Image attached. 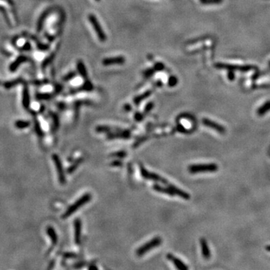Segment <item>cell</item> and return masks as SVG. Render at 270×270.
Wrapping results in <instances>:
<instances>
[{
	"label": "cell",
	"mask_w": 270,
	"mask_h": 270,
	"mask_svg": "<svg viewBox=\"0 0 270 270\" xmlns=\"http://www.w3.org/2000/svg\"><path fill=\"white\" fill-rule=\"evenodd\" d=\"M147 139H148V137H147V136H146V137H140V138H139L138 140H137L134 142V143L133 145V148H137V147H138L143 142L146 141Z\"/></svg>",
	"instance_id": "4316f807"
},
{
	"label": "cell",
	"mask_w": 270,
	"mask_h": 270,
	"mask_svg": "<svg viewBox=\"0 0 270 270\" xmlns=\"http://www.w3.org/2000/svg\"><path fill=\"white\" fill-rule=\"evenodd\" d=\"M124 107H125V110H126V111H129V110H131V107L129 106V105H126V106H125Z\"/></svg>",
	"instance_id": "74e56055"
},
{
	"label": "cell",
	"mask_w": 270,
	"mask_h": 270,
	"mask_svg": "<svg viewBox=\"0 0 270 270\" xmlns=\"http://www.w3.org/2000/svg\"><path fill=\"white\" fill-rule=\"evenodd\" d=\"M52 116H53V126H54L55 129H57L59 128V126H60V121H59L58 116L55 114H52Z\"/></svg>",
	"instance_id": "f546056e"
},
{
	"label": "cell",
	"mask_w": 270,
	"mask_h": 270,
	"mask_svg": "<svg viewBox=\"0 0 270 270\" xmlns=\"http://www.w3.org/2000/svg\"><path fill=\"white\" fill-rule=\"evenodd\" d=\"M153 107H154V104L152 103V102L149 103L148 105H146V107H145V109H144L145 113H148L149 112H150V111L152 110V109L153 108Z\"/></svg>",
	"instance_id": "4dcf8cb0"
},
{
	"label": "cell",
	"mask_w": 270,
	"mask_h": 270,
	"mask_svg": "<svg viewBox=\"0 0 270 270\" xmlns=\"http://www.w3.org/2000/svg\"><path fill=\"white\" fill-rule=\"evenodd\" d=\"M216 67L218 68L228 69L229 71L239 70V71H247L254 68V67H253L251 65H235L224 64V63H217V64H216Z\"/></svg>",
	"instance_id": "52a82bcc"
},
{
	"label": "cell",
	"mask_w": 270,
	"mask_h": 270,
	"mask_svg": "<svg viewBox=\"0 0 270 270\" xmlns=\"http://www.w3.org/2000/svg\"><path fill=\"white\" fill-rule=\"evenodd\" d=\"M269 67H270V63H269Z\"/></svg>",
	"instance_id": "60d3db41"
},
{
	"label": "cell",
	"mask_w": 270,
	"mask_h": 270,
	"mask_svg": "<svg viewBox=\"0 0 270 270\" xmlns=\"http://www.w3.org/2000/svg\"><path fill=\"white\" fill-rule=\"evenodd\" d=\"M218 171V165L216 164H191L188 167V171L191 173H197L203 172H215Z\"/></svg>",
	"instance_id": "3957f363"
},
{
	"label": "cell",
	"mask_w": 270,
	"mask_h": 270,
	"mask_svg": "<svg viewBox=\"0 0 270 270\" xmlns=\"http://www.w3.org/2000/svg\"><path fill=\"white\" fill-rule=\"evenodd\" d=\"M266 249L267 251H269V252H270V245H267L266 247Z\"/></svg>",
	"instance_id": "ab89813d"
},
{
	"label": "cell",
	"mask_w": 270,
	"mask_h": 270,
	"mask_svg": "<svg viewBox=\"0 0 270 270\" xmlns=\"http://www.w3.org/2000/svg\"><path fill=\"white\" fill-rule=\"evenodd\" d=\"M110 155H111V157L118 158H125L126 155H127V152L125 151H119V152H116L112 153Z\"/></svg>",
	"instance_id": "484cf974"
},
{
	"label": "cell",
	"mask_w": 270,
	"mask_h": 270,
	"mask_svg": "<svg viewBox=\"0 0 270 270\" xmlns=\"http://www.w3.org/2000/svg\"><path fill=\"white\" fill-rule=\"evenodd\" d=\"M228 78L230 79V81H233V79H234V77H235V75H234V73L233 72V71H229V73H228Z\"/></svg>",
	"instance_id": "d590c367"
},
{
	"label": "cell",
	"mask_w": 270,
	"mask_h": 270,
	"mask_svg": "<svg viewBox=\"0 0 270 270\" xmlns=\"http://www.w3.org/2000/svg\"><path fill=\"white\" fill-rule=\"evenodd\" d=\"M89 22L92 23V26H93L94 29H95V32L98 35V38L100 39V41H104L106 40V36H105V33L104 32L103 29H101V26H100L99 22H98V20L96 19L95 16L93 15H89Z\"/></svg>",
	"instance_id": "8992f818"
},
{
	"label": "cell",
	"mask_w": 270,
	"mask_h": 270,
	"mask_svg": "<svg viewBox=\"0 0 270 270\" xmlns=\"http://www.w3.org/2000/svg\"><path fill=\"white\" fill-rule=\"evenodd\" d=\"M63 256H64V258H65V259H74V258H77V257H78L77 254H76L75 253H73V252L65 253L64 255Z\"/></svg>",
	"instance_id": "f1b7e54d"
},
{
	"label": "cell",
	"mask_w": 270,
	"mask_h": 270,
	"mask_svg": "<svg viewBox=\"0 0 270 270\" xmlns=\"http://www.w3.org/2000/svg\"><path fill=\"white\" fill-rule=\"evenodd\" d=\"M125 62V58L122 56H116V57H111V58L105 59L103 61V64L105 65L113 64H122Z\"/></svg>",
	"instance_id": "9a60e30c"
},
{
	"label": "cell",
	"mask_w": 270,
	"mask_h": 270,
	"mask_svg": "<svg viewBox=\"0 0 270 270\" xmlns=\"http://www.w3.org/2000/svg\"><path fill=\"white\" fill-rule=\"evenodd\" d=\"M29 126H30V122L25 120H17L15 123V128L17 129L27 128Z\"/></svg>",
	"instance_id": "44dd1931"
},
{
	"label": "cell",
	"mask_w": 270,
	"mask_h": 270,
	"mask_svg": "<svg viewBox=\"0 0 270 270\" xmlns=\"http://www.w3.org/2000/svg\"><path fill=\"white\" fill-rule=\"evenodd\" d=\"M202 122L206 126L210 128H212L215 131H217L218 133L221 134H224L226 132V129H225V128L223 126L217 123V122H213V121L210 120V119L204 118V119H202Z\"/></svg>",
	"instance_id": "9c48e42d"
},
{
	"label": "cell",
	"mask_w": 270,
	"mask_h": 270,
	"mask_svg": "<svg viewBox=\"0 0 270 270\" xmlns=\"http://www.w3.org/2000/svg\"><path fill=\"white\" fill-rule=\"evenodd\" d=\"M110 165L112 167H122V162L119 160H116V161H112V162L110 164Z\"/></svg>",
	"instance_id": "1f68e13d"
},
{
	"label": "cell",
	"mask_w": 270,
	"mask_h": 270,
	"mask_svg": "<svg viewBox=\"0 0 270 270\" xmlns=\"http://www.w3.org/2000/svg\"><path fill=\"white\" fill-rule=\"evenodd\" d=\"M168 187L170 188H171V191H173V193L175 194V195H178V196L181 197H182V199L187 200L190 199V195H189V194H188L187 192H185V191H182V190L179 189V188H176V187L175 185H171V184H169Z\"/></svg>",
	"instance_id": "5bb4252c"
},
{
	"label": "cell",
	"mask_w": 270,
	"mask_h": 270,
	"mask_svg": "<svg viewBox=\"0 0 270 270\" xmlns=\"http://www.w3.org/2000/svg\"><path fill=\"white\" fill-rule=\"evenodd\" d=\"M150 94H151V92H145L144 94H143V95H140V96H137V98H135L134 100V104L136 105H138L143 99H145V98H146L148 96H150Z\"/></svg>",
	"instance_id": "cb8c5ba5"
},
{
	"label": "cell",
	"mask_w": 270,
	"mask_h": 270,
	"mask_svg": "<svg viewBox=\"0 0 270 270\" xmlns=\"http://www.w3.org/2000/svg\"><path fill=\"white\" fill-rule=\"evenodd\" d=\"M167 259H168L169 261H171L174 264L176 267L178 269L180 270H188V267L182 262L181 260H179V258H177L176 257H175L174 255L171 254H168L167 255Z\"/></svg>",
	"instance_id": "8fae6325"
},
{
	"label": "cell",
	"mask_w": 270,
	"mask_h": 270,
	"mask_svg": "<svg viewBox=\"0 0 270 270\" xmlns=\"http://www.w3.org/2000/svg\"><path fill=\"white\" fill-rule=\"evenodd\" d=\"M200 246H201V251H202V257H204L206 260L209 259V257H211V253L209 251V246H208L207 242L205 240L204 238L200 239Z\"/></svg>",
	"instance_id": "7c38bea8"
},
{
	"label": "cell",
	"mask_w": 270,
	"mask_h": 270,
	"mask_svg": "<svg viewBox=\"0 0 270 270\" xmlns=\"http://www.w3.org/2000/svg\"><path fill=\"white\" fill-rule=\"evenodd\" d=\"M74 242L77 245L81 244V230H82V223L80 218L74 220Z\"/></svg>",
	"instance_id": "30bf717a"
},
{
	"label": "cell",
	"mask_w": 270,
	"mask_h": 270,
	"mask_svg": "<svg viewBox=\"0 0 270 270\" xmlns=\"http://www.w3.org/2000/svg\"><path fill=\"white\" fill-rule=\"evenodd\" d=\"M33 116H34V124H35V129H36V131L37 133V134L38 135L39 137H43L44 133L43 131H42L41 127L40 126V123H39L38 120V118L36 117V114L33 113Z\"/></svg>",
	"instance_id": "ffe728a7"
},
{
	"label": "cell",
	"mask_w": 270,
	"mask_h": 270,
	"mask_svg": "<svg viewBox=\"0 0 270 270\" xmlns=\"http://www.w3.org/2000/svg\"><path fill=\"white\" fill-rule=\"evenodd\" d=\"M52 158H53V162H54L55 165H56V171H57V173H58L59 181H60V182L61 184H65L66 178L65 175L64 169H63V166L62 164L61 159H60V157L56 154H53V155H52Z\"/></svg>",
	"instance_id": "5b68a950"
},
{
	"label": "cell",
	"mask_w": 270,
	"mask_h": 270,
	"mask_svg": "<svg viewBox=\"0 0 270 270\" xmlns=\"http://www.w3.org/2000/svg\"><path fill=\"white\" fill-rule=\"evenodd\" d=\"M176 128H177V130H178V131H179L180 133H183V134L191 133L189 130L186 129L185 127H184V126H182V125H179V124L178 126H177Z\"/></svg>",
	"instance_id": "83f0119b"
},
{
	"label": "cell",
	"mask_w": 270,
	"mask_h": 270,
	"mask_svg": "<svg viewBox=\"0 0 270 270\" xmlns=\"http://www.w3.org/2000/svg\"><path fill=\"white\" fill-rule=\"evenodd\" d=\"M118 131L116 132H109L107 135V140H114V139H129L131 137L130 131L128 130L116 128Z\"/></svg>",
	"instance_id": "ba28073f"
},
{
	"label": "cell",
	"mask_w": 270,
	"mask_h": 270,
	"mask_svg": "<svg viewBox=\"0 0 270 270\" xmlns=\"http://www.w3.org/2000/svg\"><path fill=\"white\" fill-rule=\"evenodd\" d=\"M83 160V158H78L77 160H76V161H74V162L73 163V164H71V165L68 168V170H67L68 173H74V171L77 170V167H79V165L82 163Z\"/></svg>",
	"instance_id": "d6986e66"
},
{
	"label": "cell",
	"mask_w": 270,
	"mask_h": 270,
	"mask_svg": "<svg viewBox=\"0 0 270 270\" xmlns=\"http://www.w3.org/2000/svg\"><path fill=\"white\" fill-rule=\"evenodd\" d=\"M140 173H141L142 176L144 179H151L153 180V181H155V182H161V183L165 184V185H167L170 184L166 179L163 178V177H161V176H159L158 174L150 172V171H147V170L142 165H140Z\"/></svg>",
	"instance_id": "277c9868"
},
{
	"label": "cell",
	"mask_w": 270,
	"mask_h": 270,
	"mask_svg": "<svg viewBox=\"0 0 270 270\" xmlns=\"http://www.w3.org/2000/svg\"><path fill=\"white\" fill-rule=\"evenodd\" d=\"M270 110V101H266L264 105H263L261 107L257 110V114L259 116H262L265 115L268 111Z\"/></svg>",
	"instance_id": "ac0fdd59"
},
{
	"label": "cell",
	"mask_w": 270,
	"mask_h": 270,
	"mask_svg": "<svg viewBox=\"0 0 270 270\" xmlns=\"http://www.w3.org/2000/svg\"><path fill=\"white\" fill-rule=\"evenodd\" d=\"M161 242H162V240H161V237L156 236V237L153 238L150 241L147 242L144 245L140 246L138 249H137V251H136V254L138 257H141V256L146 254L150 250L153 249V248L158 247V246H159L161 244Z\"/></svg>",
	"instance_id": "7a4b0ae2"
},
{
	"label": "cell",
	"mask_w": 270,
	"mask_h": 270,
	"mask_svg": "<svg viewBox=\"0 0 270 270\" xmlns=\"http://www.w3.org/2000/svg\"><path fill=\"white\" fill-rule=\"evenodd\" d=\"M55 263V261H52L51 263H50V264H51V266H49V267H48V269H52V268H53V266H53V263Z\"/></svg>",
	"instance_id": "f35d334b"
},
{
	"label": "cell",
	"mask_w": 270,
	"mask_h": 270,
	"mask_svg": "<svg viewBox=\"0 0 270 270\" xmlns=\"http://www.w3.org/2000/svg\"><path fill=\"white\" fill-rule=\"evenodd\" d=\"M88 269H90V270H92V269L98 270V267H97L95 265H91V266H89L88 267Z\"/></svg>",
	"instance_id": "8d00e7d4"
},
{
	"label": "cell",
	"mask_w": 270,
	"mask_h": 270,
	"mask_svg": "<svg viewBox=\"0 0 270 270\" xmlns=\"http://www.w3.org/2000/svg\"><path fill=\"white\" fill-rule=\"evenodd\" d=\"M152 188L155 191H157V192H159V193L164 194V195H169V196H174L175 195L173 191H171V188H169V187L161 186V185H158V184H155V185H153Z\"/></svg>",
	"instance_id": "4fadbf2b"
},
{
	"label": "cell",
	"mask_w": 270,
	"mask_h": 270,
	"mask_svg": "<svg viewBox=\"0 0 270 270\" xmlns=\"http://www.w3.org/2000/svg\"><path fill=\"white\" fill-rule=\"evenodd\" d=\"M26 57H25V56H20L19 58L17 59V61L16 62H15L13 63V64H11V71H14V70H15L18 67V66H19V65L20 64L21 62H25L26 61Z\"/></svg>",
	"instance_id": "603a6c76"
},
{
	"label": "cell",
	"mask_w": 270,
	"mask_h": 270,
	"mask_svg": "<svg viewBox=\"0 0 270 270\" xmlns=\"http://www.w3.org/2000/svg\"><path fill=\"white\" fill-rule=\"evenodd\" d=\"M92 199V195L89 193H86L85 195H83L82 197L79 198L76 202H74L71 206H70L68 208L67 210L64 212V214L62 215V218L65 219L69 218L71 215H73L74 213H75L80 208L82 207L83 206L87 203L88 202H89Z\"/></svg>",
	"instance_id": "6da1fadb"
},
{
	"label": "cell",
	"mask_w": 270,
	"mask_h": 270,
	"mask_svg": "<svg viewBox=\"0 0 270 270\" xmlns=\"http://www.w3.org/2000/svg\"><path fill=\"white\" fill-rule=\"evenodd\" d=\"M86 265V263L83 262V261H82V262H79V263H77L74 264V268L80 269V268H82V267L85 266Z\"/></svg>",
	"instance_id": "e575fe53"
},
{
	"label": "cell",
	"mask_w": 270,
	"mask_h": 270,
	"mask_svg": "<svg viewBox=\"0 0 270 270\" xmlns=\"http://www.w3.org/2000/svg\"><path fill=\"white\" fill-rule=\"evenodd\" d=\"M47 233L49 236V237H50V240H51L53 245H56L57 242H58V236L56 235V233L54 229L52 227H47Z\"/></svg>",
	"instance_id": "e0dca14e"
},
{
	"label": "cell",
	"mask_w": 270,
	"mask_h": 270,
	"mask_svg": "<svg viewBox=\"0 0 270 270\" xmlns=\"http://www.w3.org/2000/svg\"><path fill=\"white\" fill-rule=\"evenodd\" d=\"M177 80L175 77H171V78L169 79V86H174L176 85Z\"/></svg>",
	"instance_id": "d6a6232c"
},
{
	"label": "cell",
	"mask_w": 270,
	"mask_h": 270,
	"mask_svg": "<svg viewBox=\"0 0 270 270\" xmlns=\"http://www.w3.org/2000/svg\"><path fill=\"white\" fill-rule=\"evenodd\" d=\"M95 131L98 133H109L112 131V128L107 126H98L95 128Z\"/></svg>",
	"instance_id": "7402d4cb"
},
{
	"label": "cell",
	"mask_w": 270,
	"mask_h": 270,
	"mask_svg": "<svg viewBox=\"0 0 270 270\" xmlns=\"http://www.w3.org/2000/svg\"><path fill=\"white\" fill-rule=\"evenodd\" d=\"M22 106L25 109H29L30 107V97H29V92L27 87L25 86L22 89Z\"/></svg>",
	"instance_id": "2e32d148"
},
{
	"label": "cell",
	"mask_w": 270,
	"mask_h": 270,
	"mask_svg": "<svg viewBox=\"0 0 270 270\" xmlns=\"http://www.w3.org/2000/svg\"><path fill=\"white\" fill-rule=\"evenodd\" d=\"M134 119H136V121L137 122H140V121L143 120V115L141 114L140 112H136L134 115Z\"/></svg>",
	"instance_id": "836d02e7"
},
{
	"label": "cell",
	"mask_w": 270,
	"mask_h": 270,
	"mask_svg": "<svg viewBox=\"0 0 270 270\" xmlns=\"http://www.w3.org/2000/svg\"><path fill=\"white\" fill-rule=\"evenodd\" d=\"M77 69L79 70V71H80V73H81V74L83 77H86V70L83 64L81 62H77Z\"/></svg>",
	"instance_id": "d4e9b609"
}]
</instances>
